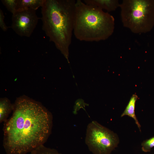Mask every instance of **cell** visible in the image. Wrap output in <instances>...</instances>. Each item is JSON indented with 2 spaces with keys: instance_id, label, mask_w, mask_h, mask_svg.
<instances>
[{
  "instance_id": "6da1fadb",
  "label": "cell",
  "mask_w": 154,
  "mask_h": 154,
  "mask_svg": "<svg viewBox=\"0 0 154 154\" xmlns=\"http://www.w3.org/2000/svg\"><path fill=\"white\" fill-rule=\"evenodd\" d=\"M13 114L4 122L3 146L6 154H26L46 142L52 116L40 102L23 95L17 98Z\"/></svg>"
},
{
  "instance_id": "7a4b0ae2",
  "label": "cell",
  "mask_w": 154,
  "mask_h": 154,
  "mask_svg": "<svg viewBox=\"0 0 154 154\" xmlns=\"http://www.w3.org/2000/svg\"><path fill=\"white\" fill-rule=\"evenodd\" d=\"M76 2L75 0H44L41 7L42 29L68 62Z\"/></svg>"
},
{
  "instance_id": "3957f363",
  "label": "cell",
  "mask_w": 154,
  "mask_h": 154,
  "mask_svg": "<svg viewBox=\"0 0 154 154\" xmlns=\"http://www.w3.org/2000/svg\"><path fill=\"white\" fill-rule=\"evenodd\" d=\"M115 25L114 18L108 13L81 0L76 1L73 33L78 40H105L113 34Z\"/></svg>"
},
{
  "instance_id": "277c9868",
  "label": "cell",
  "mask_w": 154,
  "mask_h": 154,
  "mask_svg": "<svg viewBox=\"0 0 154 154\" xmlns=\"http://www.w3.org/2000/svg\"><path fill=\"white\" fill-rule=\"evenodd\" d=\"M124 27L139 34L150 31L154 27V0H123L120 4Z\"/></svg>"
},
{
  "instance_id": "5b68a950",
  "label": "cell",
  "mask_w": 154,
  "mask_h": 154,
  "mask_svg": "<svg viewBox=\"0 0 154 154\" xmlns=\"http://www.w3.org/2000/svg\"><path fill=\"white\" fill-rule=\"evenodd\" d=\"M85 142L93 154H111L117 146L119 139L116 133L93 121L87 125Z\"/></svg>"
},
{
  "instance_id": "8992f818",
  "label": "cell",
  "mask_w": 154,
  "mask_h": 154,
  "mask_svg": "<svg viewBox=\"0 0 154 154\" xmlns=\"http://www.w3.org/2000/svg\"><path fill=\"white\" fill-rule=\"evenodd\" d=\"M39 19L35 10H17L12 14L11 28L19 36L29 37L33 33Z\"/></svg>"
},
{
  "instance_id": "52a82bcc",
  "label": "cell",
  "mask_w": 154,
  "mask_h": 154,
  "mask_svg": "<svg viewBox=\"0 0 154 154\" xmlns=\"http://www.w3.org/2000/svg\"><path fill=\"white\" fill-rule=\"evenodd\" d=\"M86 4L96 7L108 12L114 11L118 7L120 4L118 0H84Z\"/></svg>"
},
{
  "instance_id": "ba28073f",
  "label": "cell",
  "mask_w": 154,
  "mask_h": 154,
  "mask_svg": "<svg viewBox=\"0 0 154 154\" xmlns=\"http://www.w3.org/2000/svg\"><path fill=\"white\" fill-rule=\"evenodd\" d=\"M138 98V97L137 95L133 94L132 95L121 117H122L125 116H128L133 118L139 131L141 132V126L137 119L135 112V104Z\"/></svg>"
},
{
  "instance_id": "9c48e42d",
  "label": "cell",
  "mask_w": 154,
  "mask_h": 154,
  "mask_svg": "<svg viewBox=\"0 0 154 154\" xmlns=\"http://www.w3.org/2000/svg\"><path fill=\"white\" fill-rule=\"evenodd\" d=\"M14 107V104L7 98H1L0 99V123L5 122Z\"/></svg>"
},
{
  "instance_id": "30bf717a",
  "label": "cell",
  "mask_w": 154,
  "mask_h": 154,
  "mask_svg": "<svg viewBox=\"0 0 154 154\" xmlns=\"http://www.w3.org/2000/svg\"><path fill=\"white\" fill-rule=\"evenodd\" d=\"M44 0H18L17 10L31 9L35 10L42 6Z\"/></svg>"
},
{
  "instance_id": "8fae6325",
  "label": "cell",
  "mask_w": 154,
  "mask_h": 154,
  "mask_svg": "<svg viewBox=\"0 0 154 154\" xmlns=\"http://www.w3.org/2000/svg\"><path fill=\"white\" fill-rule=\"evenodd\" d=\"M30 154H62L56 149L46 147L44 145L37 147L30 153Z\"/></svg>"
},
{
  "instance_id": "7c38bea8",
  "label": "cell",
  "mask_w": 154,
  "mask_h": 154,
  "mask_svg": "<svg viewBox=\"0 0 154 154\" xmlns=\"http://www.w3.org/2000/svg\"><path fill=\"white\" fill-rule=\"evenodd\" d=\"M17 1L18 0H1V1L7 10L13 14L17 11Z\"/></svg>"
},
{
  "instance_id": "4fadbf2b",
  "label": "cell",
  "mask_w": 154,
  "mask_h": 154,
  "mask_svg": "<svg viewBox=\"0 0 154 154\" xmlns=\"http://www.w3.org/2000/svg\"><path fill=\"white\" fill-rule=\"evenodd\" d=\"M141 149L144 152L150 151L154 147V136L143 141L141 144Z\"/></svg>"
},
{
  "instance_id": "5bb4252c",
  "label": "cell",
  "mask_w": 154,
  "mask_h": 154,
  "mask_svg": "<svg viewBox=\"0 0 154 154\" xmlns=\"http://www.w3.org/2000/svg\"><path fill=\"white\" fill-rule=\"evenodd\" d=\"M5 16L2 10L0 9V27L2 30L6 31L8 29V27L5 23L4 19Z\"/></svg>"
}]
</instances>
